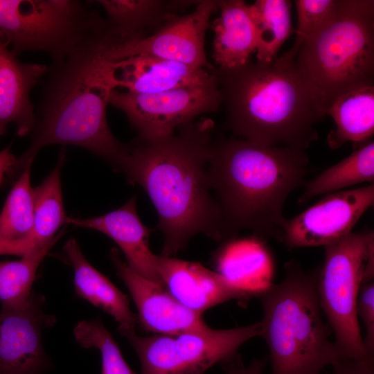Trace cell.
<instances>
[{"instance_id": "obj_10", "label": "cell", "mask_w": 374, "mask_h": 374, "mask_svg": "<svg viewBox=\"0 0 374 374\" xmlns=\"http://www.w3.org/2000/svg\"><path fill=\"white\" fill-rule=\"evenodd\" d=\"M109 104L122 111L143 138H159L222 107L218 83L139 93L114 89Z\"/></svg>"}, {"instance_id": "obj_16", "label": "cell", "mask_w": 374, "mask_h": 374, "mask_svg": "<svg viewBox=\"0 0 374 374\" xmlns=\"http://www.w3.org/2000/svg\"><path fill=\"white\" fill-rule=\"evenodd\" d=\"M66 224L106 235L119 247L132 270L162 283L157 270V255L152 252L149 245L151 230L139 216L136 196L120 208L100 216L84 219L67 217Z\"/></svg>"}, {"instance_id": "obj_33", "label": "cell", "mask_w": 374, "mask_h": 374, "mask_svg": "<svg viewBox=\"0 0 374 374\" xmlns=\"http://www.w3.org/2000/svg\"><path fill=\"white\" fill-rule=\"evenodd\" d=\"M332 374H374V362L340 361Z\"/></svg>"}, {"instance_id": "obj_6", "label": "cell", "mask_w": 374, "mask_h": 374, "mask_svg": "<svg viewBox=\"0 0 374 374\" xmlns=\"http://www.w3.org/2000/svg\"><path fill=\"white\" fill-rule=\"evenodd\" d=\"M294 62L325 116L340 95L374 85V1L338 0Z\"/></svg>"}, {"instance_id": "obj_9", "label": "cell", "mask_w": 374, "mask_h": 374, "mask_svg": "<svg viewBox=\"0 0 374 374\" xmlns=\"http://www.w3.org/2000/svg\"><path fill=\"white\" fill-rule=\"evenodd\" d=\"M261 322L229 329L190 331L177 335L126 337L141 362L142 374H204L217 363L235 357L248 340L261 336Z\"/></svg>"}, {"instance_id": "obj_14", "label": "cell", "mask_w": 374, "mask_h": 374, "mask_svg": "<svg viewBox=\"0 0 374 374\" xmlns=\"http://www.w3.org/2000/svg\"><path fill=\"white\" fill-rule=\"evenodd\" d=\"M109 258L128 289L138 311V321L145 330L156 335H177L209 327L202 314L182 305L162 283L132 270L121 259L118 249L110 251Z\"/></svg>"}, {"instance_id": "obj_1", "label": "cell", "mask_w": 374, "mask_h": 374, "mask_svg": "<svg viewBox=\"0 0 374 374\" xmlns=\"http://www.w3.org/2000/svg\"><path fill=\"white\" fill-rule=\"evenodd\" d=\"M214 127L211 118H201L170 135L138 136L126 145L120 172L145 190L157 211L161 256L177 254L197 233L217 242L229 239L208 171Z\"/></svg>"}, {"instance_id": "obj_11", "label": "cell", "mask_w": 374, "mask_h": 374, "mask_svg": "<svg viewBox=\"0 0 374 374\" xmlns=\"http://www.w3.org/2000/svg\"><path fill=\"white\" fill-rule=\"evenodd\" d=\"M373 203V184L329 193L287 220L280 242L288 249L326 247L337 242L353 232Z\"/></svg>"}, {"instance_id": "obj_27", "label": "cell", "mask_w": 374, "mask_h": 374, "mask_svg": "<svg viewBox=\"0 0 374 374\" xmlns=\"http://www.w3.org/2000/svg\"><path fill=\"white\" fill-rule=\"evenodd\" d=\"M63 231L53 240L21 256L19 260H0V303L1 310L20 308L30 299L32 285L37 269L51 249L59 240Z\"/></svg>"}, {"instance_id": "obj_24", "label": "cell", "mask_w": 374, "mask_h": 374, "mask_svg": "<svg viewBox=\"0 0 374 374\" xmlns=\"http://www.w3.org/2000/svg\"><path fill=\"white\" fill-rule=\"evenodd\" d=\"M374 181V143L370 141L352 154L304 184L300 202Z\"/></svg>"}, {"instance_id": "obj_21", "label": "cell", "mask_w": 374, "mask_h": 374, "mask_svg": "<svg viewBox=\"0 0 374 374\" xmlns=\"http://www.w3.org/2000/svg\"><path fill=\"white\" fill-rule=\"evenodd\" d=\"M215 271L235 287L259 297L271 284L267 252L258 239L230 238L213 256Z\"/></svg>"}, {"instance_id": "obj_5", "label": "cell", "mask_w": 374, "mask_h": 374, "mask_svg": "<svg viewBox=\"0 0 374 374\" xmlns=\"http://www.w3.org/2000/svg\"><path fill=\"white\" fill-rule=\"evenodd\" d=\"M285 268L284 279L259 296L260 337L268 346L271 374H321L340 360L323 320L317 272L305 271L294 260Z\"/></svg>"}, {"instance_id": "obj_23", "label": "cell", "mask_w": 374, "mask_h": 374, "mask_svg": "<svg viewBox=\"0 0 374 374\" xmlns=\"http://www.w3.org/2000/svg\"><path fill=\"white\" fill-rule=\"evenodd\" d=\"M199 1L98 0L106 21L125 33L146 36L147 30L157 31L178 12Z\"/></svg>"}, {"instance_id": "obj_13", "label": "cell", "mask_w": 374, "mask_h": 374, "mask_svg": "<svg viewBox=\"0 0 374 374\" xmlns=\"http://www.w3.org/2000/svg\"><path fill=\"white\" fill-rule=\"evenodd\" d=\"M44 298L33 294L24 305L0 311V374H43L48 366L42 346V330L52 326Z\"/></svg>"}, {"instance_id": "obj_26", "label": "cell", "mask_w": 374, "mask_h": 374, "mask_svg": "<svg viewBox=\"0 0 374 374\" xmlns=\"http://www.w3.org/2000/svg\"><path fill=\"white\" fill-rule=\"evenodd\" d=\"M291 5L287 0H257L249 4L256 28V62L274 60L292 34Z\"/></svg>"}, {"instance_id": "obj_31", "label": "cell", "mask_w": 374, "mask_h": 374, "mask_svg": "<svg viewBox=\"0 0 374 374\" xmlns=\"http://www.w3.org/2000/svg\"><path fill=\"white\" fill-rule=\"evenodd\" d=\"M356 314L365 329L364 344L368 353L374 357V283H362L357 297Z\"/></svg>"}, {"instance_id": "obj_18", "label": "cell", "mask_w": 374, "mask_h": 374, "mask_svg": "<svg viewBox=\"0 0 374 374\" xmlns=\"http://www.w3.org/2000/svg\"><path fill=\"white\" fill-rule=\"evenodd\" d=\"M8 46L0 33V136L14 124L17 134L24 136L33 131L36 123L30 91L48 66L20 62Z\"/></svg>"}, {"instance_id": "obj_8", "label": "cell", "mask_w": 374, "mask_h": 374, "mask_svg": "<svg viewBox=\"0 0 374 374\" xmlns=\"http://www.w3.org/2000/svg\"><path fill=\"white\" fill-rule=\"evenodd\" d=\"M105 19L76 0H0V33L12 52L40 51L64 58Z\"/></svg>"}, {"instance_id": "obj_15", "label": "cell", "mask_w": 374, "mask_h": 374, "mask_svg": "<svg viewBox=\"0 0 374 374\" xmlns=\"http://www.w3.org/2000/svg\"><path fill=\"white\" fill-rule=\"evenodd\" d=\"M161 283L182 305L197 313L230 300L253 298L230 284L215 271L199 262L173 256H157Z\"/></svg>"}, {"instance_id": "obj_22", "label": "cell", "mask_w": 374, "mask_h": 374, "mask_svg": "<svg viewBox=\"0 0 374 374\" xmlns=\"http://www.w3.org/2000/svg\"><path fill=\"white\" fill-rule=\"evenodd\" d=\"M335 128L327 141L337 149L346 142L359 148L370 141L374 132V85L362 87L340 95L326 111Z\"/></svg>"}, {"instance_id": "obj_35", "label": "cell", "mask_w": 374, "mask_h": 374, "mask_svg": "<svg viewBox=\"0 0 374 374\" xmlns=\"http://www.w3.org/2000/svg\"><path fill=\"white\" fill-rule=\"evenodd\" d=\"M17 162V158L11 152L10 146L0 150V186L5 176L14 170Z\"/></svg>"}, {"instance_id": "obj_19", "label": "cell", "mask_w": 374, "mask_h": 374, "mask_svg": "<svg viewBox=\"0 0 374 374\" xmlns=\"http://www.w3.org/2000/svg\"><path fill=\"white\" fill-rule=\"evenodd\" d=\"M217 6L220 16L212 25L213 58L217 69L239 68L256 53V28L250 6L242 0H220Z\"/></svg>"}, {"instance_id": "obj_7", "label": "cell", "mask_w": 374, "mask_h": 374, "mask_svg": "<svg viewBox=\"0 0 374 374\" xmlns=\"http://www.w3.org/2000/svg\"><path fill=\"white\" fill-rule=\"evenodd\" d=\"M324 247V262L317 271V291L339 360L374 362L365 348L356 314L362 283L373 280L374 233L352 232Z\"/></svg>"}, {"instance_id": "obj_32", "label": "cell", "mask_w": 374, "mask_h": 374, "mask_svg": "<svg viewBox=\"0 0 374 374\" xmlns=\"http://www.w3.org/2000/svg\"><path fill=\"white\" fill-rule=\"evenodd\" d=\"M267 359H255L249 365H244L236 357L225 362L228 364L226 374H265Z\"/></svg>"}, {"instance_id": "obj_17", "label": "cell", "mask_w": 374, "mask_h": 374, "mask_svg": "<svg viewBox=\"0 0 374 374\" xmlns=\"http://www.w3.org/2000/svg\"><path fill=\"white\" fill-rule=\"evenodd\" d=\"M215 70L192 67L177 62L139 55L115 61L116 87L139 93H156L190 86L217 82Z\"/></svg>"}, {"instance_id": "obj_2", "label": "cell", "mask_w": 374, "mask_h": 374, "mask_svg": "<svg viewBox=\"0 0 374 374\" xmlns=\"http://www.w3.org/2000/svg\"><path fill=\"white\" fill-rule=\"evenodd\" d=\"M119 30L106 20L64 58L52 62L40 89L30 143L17 169L32 165L37 153L55 144L84 148L121 170L127 145L112 133L107 107L113 80L111 48Z\"/></svg>"}, {"instance_id": "obj_30", "label": "cell", "mask_w": 374, "mask_h": 374, "mask_svg": "<svg viewBox=\"0 0 374 374\" xmlns=\"http://www.w3.org/2000/svg\"><path fill=\"white\" fill-rule=\"evenodd\" d=\"M338 0H296L297 27L293 46L281 56L289 60L294 57L308 39L315 35L332 17Z\"/></svg>"}, {"instance_id": "obj_20", "label": "cell", "mask_w": 374, "mask_h": 374, "mask_svg": "<svg viewBox=\"0 0 374 374\" xmlns=\"http://www.w3.org/2000/svg\"><path fill=\"white\" fill-rule=\"evenodd\" d=\"M64 251L73 269L76 293L113 317L123 337L136 332L138 319L130 308L127 295L89 262L75 238L66 242Z\"/></svg>"}, {"instance_id": "obj_12", "label": "cell", "mask_w": 374, "mask_h": 374, "mask_svg": "<svg viewBox=\"0 0 374 374\" xmlns=\"http://www.w3.org/2000/svg\"><path fill=\"white\" fill-rule=\"evenodd\" d=\"M217 1H199L193 12L175 16L151 35L121 40L114 48L115 60L145 55L192 67L215 70L207 60L204 39L210 18L218 9Z\"/></svg>"}, {"instance_id": "obj_3", "label": "cell", "mask_w": 374, "mask_h": 374, "mask_svg": "<svg viewBox=\"0 0 374 374\" xmlns=\"http://www.w3.org/2000/svg\"><path fill=\"white\" fill-rule=\"evenodd\" d=\"M305 150L240 138L213 139L208 159L212 191L232 238L241 230L281 241L290 194L304 184Z\"/></svg>"}, {"instance_id": "obj_28", "label": "cell", "mask_w": 374, "mask_h": 374, "mask_svg": "<svg viewBox=\"0 0 374 374\" xmlns=\"http://www.w3.org/2000/svg\"><path fill=\"white\" fill-rule=\"evenodd\" d=\"M30 168L31 165H28L22 170L7 196L0 213V238L30 240L34 221Z\"/></svg>"}, {"instance_id": "obj_4", "label": "cell", "mask_w": 374, "mask_h": 374, "mask_svg": "<svg viewBox=\"0 0 374 374\" xmlns=\"http://www.w3.org/2000/svg\"><path fill=\"white\" fill-rule=\"evenodd\" d=\"M216 75L225 125L235 136L303 150L318 139L325 114L293 60L251 61Z\"/></svg>"}, {"instance_id": "obj_29", "label": "cell", "mask_w": 374, "mask_h": 374, "mask_svg": "<svg viewBox=\"0 0 374 374\" xmlns=\"http://www.w3.org/2000/svg\"><path fill=\"white\" fill-rule=\"evenodd\" d=\"M76 341L83 348H97L101 355V374H137L127 364L111 333L98 320L82 321L74 328Z\"/></svg>"}, {"instance_id": "obj_25", "label": "cell", "mask_w": 374, "mask_h": 374, "mask_svg": "<svg viewBox=\"0 0 374 374\" xmlns=\"http://www.w3.org/2000/svg\"><path fill=\"white\" fill-rule=\"evenodd\" d=\"M65 151L60 152L56 166L41 184L33 188L34 221L29 240L39 247L54 239L66 224L60 172Z\"/></svg>"}, {"instance_id": "obj_34", "label": "cell", "mask_w": 374, "mask_h": 374, "mask_svg": "<svg viewBox=\"0 0 374 374\" xmlns=\"http://www.w3.org/2000/svg\"><path fill=\"white\" fill-rule=\"evenodd\" d=\"M35 248L30 240L11 241L0 238V255L23 256Z\"/></svg>"}]
</instances>
